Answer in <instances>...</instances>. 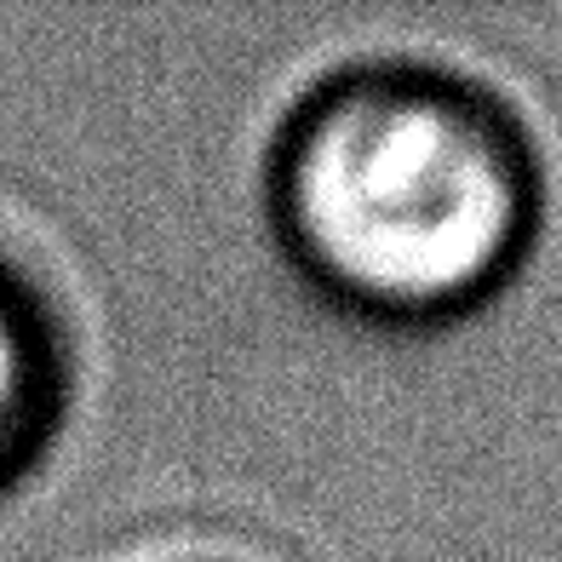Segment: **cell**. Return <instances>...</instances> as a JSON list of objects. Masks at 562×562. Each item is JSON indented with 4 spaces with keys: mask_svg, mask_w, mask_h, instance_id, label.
Masks as SVG:
<instances>
[{
    "mask_svg": "<svg viewBox=\"0 0 562 562\" xmlns=\"http://www.w3.org/2000/svg\"><path fill=\"white\" fill-rule=\"evenodd\" d=\"M265 224L334 311L425 334L522 276L546 224V167L494 87L419 58L316 75L265 144Z\"/></svg>",
    "mask_w": 562,
    "mask_h": 562,
    "instance_id": "cell-1",
    "label": "cell"
},
{
    "mask_svg": "<svg viewBox=\"0 0 562 562\" xmlns=\"http://www.w3.org/2000/svg\"><path fill=\"white\" fill-rule=\"evenodd\" d=\"M75 327L23 252L0 241V499L35 476L75 407Z\"/></svg>",
    "mask_w": 562,
    "mask_h": 562,
    "instance_id": "cell-2",
    "label": "cell"
},
{
    "mask_svg": "<svg viewBox=\"0 0 562 562\" xmlns=\"http://www.w3.org/2000/svg\"><path fill=\"white\" fill-rule=\"evenodd\" d=\"M172 562H224V557H172Z\"/></svg>",
    "mask_w": 562,
    "mask_h": 562,
    "instance_id": "cell-3",
    "label": "cell"
}]
</instances>
